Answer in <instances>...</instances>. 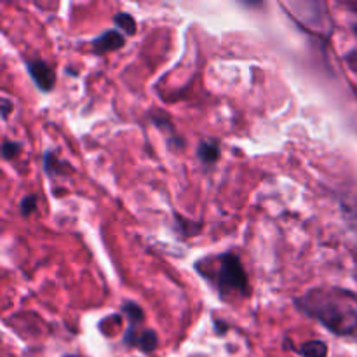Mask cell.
<instances>
[{
	"mask_svg": "<svg viewBox=\"0 0 357 357\" xmlns=\"http://www.w3.org/2000/svg\"><path fill=\"white\" fill-rule=\"evenodd\" d=\"M10 108H13V105H10L9 98H2V110H0V112H2V119L9 117Z\"/></svg>",
	"mask_w": 357,
	"mask_h": 357,
	"instance_id": "7c38bea8",
	"label": "cell"
},
{
	"mask_svg": "<svg viewBox=\"0 0 357 357\" xmlns=\"http://www.w3.org/2000/svg\"><path fill=\"white\" fill-rule=\"evenodd\" d=\"M303 314L319 321L338 337L357 335V298L340 289H310L295 300Z\"/></svg>",
	"mask_w": 357,
	"mask_h": 357,
	"instance_id": "6da1fadb",
	"label": "cell"
},
{
	"mask_svg": "<svg viewBox=\"0 0 357 357\" xmlns=\"http://www.w3.org/2000/svg\"><path fill=\"white\" fill-rule=\"evenodd\" d=\"M300 354L303 357H326L328 356V345L321 340L307 342L300 349Z\"/></svg>",
	"mask_w": 357,
	"mask_h": 357,
	"instance_id": "ba28073f",
	"label": "cell"
},
{
	"mask_svg": "<svg viewBox=\"0 0 357 357\" xmlns=\"http://www.w3.org/2000/svg\"><path fill=\"white\" fill-rule=\"evenodd\" d=\"M199 159L204 164H213L220 159V145L213 139H202L197 150Z\"/></svg>",
	"mask_w": 357,
	"mask_h": 357,
	"instance_id": "8992f818",
	"label": "cell"
},
{
	"mask_svg": "<svg viewBox=\"0 0 357 357\" xmlns=\"http://www.w3.org/2000/svg\"><path fill=\"white\" fill-rule=\"evenodd\" d=\"M126 38L121 31L117 30H107L105 33H101L100 37L94 38L93 40V49L100 54L103 52H110V51H117V49L124 47Z\"/></svg>",
	"mask_w": 357,
	"mask_h": 357,
	"instance_id": "277c9868",
	"label": "cell"
},
{
	"mask_svg": "<svg viewBox=\"0 0 357 357\" xmlns=\"http://www.w3.org/2000/svg\"><path fill=\"white\" fill-rule=\"evenodd\" d=\"M20 208H21V213H23L24 216L31 215V213L37 209V197H35V195H26V197L21 201Z\"/></svg>",
	"mask_w": 357,
	"mask_h": 357,
	"instance_id": "8fae6325",
	"label": "cell"
},
{
	"mask_svg": "<svg viewBox=\"0 0 357 357\" xmlns=\"http://www.w3.org/2000/svg\"><path fill=\"white\" fill-rule=\"evenodd\" d=\"M206 261L211 265V271L202 272V275L208 278V281L215 282L222 296L237 295V293L246 296L250 293L246 271H244L241 258L237 255H220L215 258L216 264H213V260H209V258H206Z\"/></svg>",
	"mask_w": 357,
	"mask_h": 357,
	"instance_id": "7a4b0ae2",
	"label": "cell"
},
{
	"mask_svg": "<svg viewBox=\"0 0 357 357\" xmlns=\"http://www.w3.org/2000/svg\"><path fill=\"white\" fill-rule=\"evenodd\" d=\"M124 342L128 345H138L143 352H152L157 347V335L155 331L145 330L142 333H136L135 328L129 326V330L126 331Z\"/></svg>",
	"mask_w": 357,
	"mask_h": 357,
	"instance_id": "5b68a950",
	"label": "cell"
},
{
	"mask_svg": "<svg viewBox=\"0 0 357 357\" xmlns=\"http://www.w3.org/2000/svg\"><path fill=\"white\" fill-rule=\"evenodd\" d=\"M20 152H21V143L9 142V139H6V142H3V145H2L3 159H13V157H16Z\"/></svg>",
	"mask_w": 357,
	"mask_h": 357,
	"instance_id": "30bf717a",
	"label": "cell"
},
{
	"mask_svg": "<svg viewBox=\"0 0 357 357\" xmlns=\"http://www.w3.org/2000/svg\"><path fill=\"white\" fill-rule=\"evenodd\" d=\"M28 73H30L31 80L37 84V87L40 91H51L56 84V73L52 72L51 66L45 61H40V59H30L26 61Z\"/></svg>",
	"mask_w": 357,
	"mask_h": 357,
	"instance_id": "3957f363",
	"label": "cell"
},
{
	"mask_svg": "<svg viewBox=\"0 0 357 357\" xmlns=\"http://www.w3.org/2000/svg\"><path fill=\"white\" fill-rule=\"evenodd\" d=\"M115 26L121 30V33L135 35L136 33V21L129 13H119L114 16Z\"/></svg>",
	"mask_w": 357,
	"mask_h": 357,
	"instance_id": "52a82bcc",
	"label": "cell"
},
{
	"mask_svg": "<svg viewBox=\"0 0 357 357\" xmlns=\"http://www.w3.org/2000/svg\"><path fill=\"white\" fill-rule=\"evenodd\" d=\"M122 312L126 314V317H128L129 321V326H138L139 323H142L143 319V310L142 307L136 305V303L132 302H126L124 305H122Z\"/></svg>",
	"mask_w": 357,
	"mask_h": 357,
	"instance_id": "9c48e42d",
	"label": "cell"
}]
</instances>
